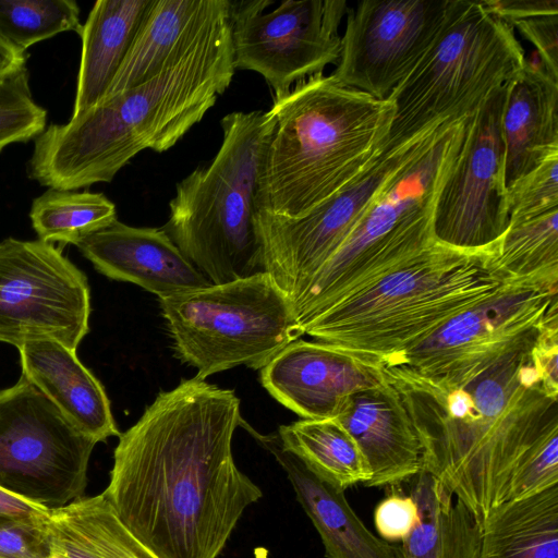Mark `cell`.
Wrapping results in <instances>:
<instances>
[{"instance_id":"1","label":"cell","mask_w":558,"mask_h":558,"mask_svg":"<svg viewBox=\"0 0 558 558\" xmlns=\"http://www.w3.org/2000/svg\"><path fill=\"white\" fill-rule=\"evenodd\" d=\"M243 417L233 390L197 376L162 391L120 434L101 493L158 558H217L262 490L235 465Z\"/></svg>"},{"instance_id":"2","label":"cell","mask_w":558,"mask_h":558,"mask_svg":"<svg viewBox=\"0 0 558 558\" xmlns=\"http://www.w3.org/2000/svg\"><path fill=\"white\" fill-rule=\"evenodd\" d=\"M531 349L460 383L384 363L417 435L422 469L481 524L492 509L520 499L530 450L558 415V399L544 390Z\"/></svg>"},{"instance_id":"3","label":"cell","mask_w":558,"mask_h":558,"mask_svg":"<svg viewBox=\"0 0 558 558\" xmlns=\"http://www.w3.org/2000/svg\"><path fill=\"white\" fill-rule=\"evenodd\" d=\"M234 72L229 15L150 80L45 129L35 138L29 177L63 191L111 182L142 150L172 148L215 106Z\"/></svg>"},{"instance_id":"4","label":"cell","mask_w":558,"mask_h":558,"mask_svg":"<svg viewBox=\"0 0 558 558\" xmlns=\"http://www.w3.org/2000/svg\"><path fill=\"white\" fill-rule=\"evenodd\" d=\"M258 173L257 207L298 218L331 197L373 160L395 105L316 74L274 99Z\"/></svg>"},{"instance_id":"5","label":"cell","mask_w":558,"mask_h":558,"mask_svg":"<svg viewBox=\"0 0 558 558\" xmlns=\"http://www.w3.org/2000/svg\"><path fill=\"white\" fill-rule=\"evenodd\" d=\"M508 281L495 252H466L438 243L332 306L303 332L386 362Z\"/></svg>"},{"instance_id":"6","label":"cell","mask_w":558,"mask_h":558,"mask_svg":"<svg viewBox=\"0 0 558 558\" xmlns=\"http://www.w3.org/2000/svg\"><path fill=\"white\" fill-rule=\"evenodd\" d=\"M469 119L449 120L375 194L345 241L293 301L302 331L332 306L439 243L435 205L461 150Z\"/></svg>"},{"instance_id":"7","label":"cell","mask_w":558,"mask_h":558,"mask_svg":"<svg viewBox=\"0 0 558 558\" xmlns=\"http://www.w3.org/2000/svg\"><path fill=\"white\" fill-rule=\"evenodd\" d=\"M220 124L216 156L177 184L163 227L211 284L264 271L255 215L270 118L267 111H233Z\"/></svg>"},{"instance_id":"8","label":"cell","mask_w":558,"mask_h":558,"mask_svg":"<svg viewBox=\"0 0 558 558\" xmlns=\"http://www.w3.org/2000/svg\"><path fill=\"white\" fill-rule=\"evenodd\" d=\"M174 355L197 377L262 369L303 335L291 299L266 271L160 298Z\"/></svg>"},{"instance_id":"9","label":"cell","mask_w":558,"mask_h":558,"mask_svg":"<svg viewBox=\"0 0 558 558\" xmlns=\"http://www.w3.org/2000/svg\"><path fill=\"white\" fill-rule=\"evenodd\" d=\"M526 62L513 27L482 1H465L389 99V140L409 137L435 121L471 117Z\"/></svg>"},{"instance_id":"10","label":"cell","mask_w":558,"mask_h":558,"mask_svg":"<svg viewBox=\"0 0 558 558\" xmlns=\"http://www.w3.org/2000/svg\"><path fill=\"white\" fill-rule=\"evenodd\" d=\"M449 120L435 121L405 138L387 137L360 174L301 217L276 216L257 207L255 222L264 271L292 303L345 241L384 183L424 149Z\"/></svg>"},{"instance_id":"11","label":"cell","mask_w":558,"mask_h":558,"mask_svg":"<svg viewBox=\"0 0 558 558\" xmlns=\"http://www.w3.org/2000/svg\"><path fill=\"white\" fill-rule=\"evenodd\" d=\"M97 442L21 376L0 390V486L58 509L82 498Z\"/></svg>"},{"instance_id":"12","label":"cell","mask_w":558,"mask_h":558,"mask_svg":"<svg viewBox=\"0 0 558 558\" xmlns=\"http://www.w3.org/2000/svg\"><path fill=\"white\" fill-rule=\"evenodd\" d=\"M558 290L508 281L487 299L442 324L429 337L384 362L420 374L469 380L501 360L532 348Z\"/></svg>"},{"instance_id":"13","label":"cell","mask_w":558,"mask_h":558,"mask_svg":"<svg viewBox=\"0 0 558 558\" xmlns=\"http://www.w3.org/2000/svg\"><path fill=\"white\" fill-rule=\"evenodd\" d=\"M272 0L230 1L235 70L258 73L274 99L337 64L341 51L339 25L344 0H286L264 13Z\"/></svg>"},{"instance_id":"14","label":"cell","mask_w":558,"mask_h":558,"mask_svg":"<svg viewBox=\"0 0 558 558\" xmlns=\"http://www.w3.org/2000/svg\"><path fill=\"white\" fill-rule=\"evenodd\" d=\"M86 276L40 240L0 242V341L53 340L77 349L89 331Z\"/></svg>"},{"instance_id":"15","label":"cell","mask_w":558,"mask_h":558,"mask_svg":"<svg viewBox=\"0 0 558 558\" xmlns=\"http://www.w3.org/2000/svg\"><path fill=\"white\" fill-rule=\"evenodd\" d=\"M465 0H364L347 9L332 77L377 99H389Z\"/></svg>"},{"instance_id":"16","label":"cell","mask_w":558,"mask_h":558,"mask_svg":"<svg viewBox=\"0 0 558 558\" xmlns=\"http://www.w3.org/2000/svg\"><path fill=\"white\" fill-rule=\"evenodd\" d=\"M505 85L470 117L461 150L439 191L434 232L444 245L496 253L508 228L500 126Z\"/></svg>"},{"instance_id":"17","label":"cell","mask_w":558,"mask_h":558,"mask_svg":"<svg viewBox=\"0 0 558 558\" xmlns=\"http://www.w3.org/2000/svg\"><path fill=\"white\" fill-rule=\"evenodd\" d=\"M386 381L383 360L320 341L295 340L260 369L263 387L306 420L336 418L351 396Z\"/></svg>"},{"instance_id":"18","label":"cell","mask_w":558,"mask_h":558,"mask_svg":"<svg viewBox=\"0 0 558 558\" xmlns=\"http://www.w3.org/2000/svg\"><path fill=\"white\" fill-rule=\"evenodd\" d=\"M75 245L100 274L137 284L158 299L211 284L163 228L132 227L116 219Z\"/></svg>"},{"instance_id":"19","label":"cell","mask_w":558,"mask_h":558,"mask_svg":"<svg viewBox=\"0 0 558 558\" xmlns=\"http://www.w3.org/2000/svg\"><path fill=\"white\" fill-rule=\"evenodd\" d=\"M366 459L367 487L397 486L422 469V449L409 413L388 381L351 396L336 418Z\"/></svg>"},{"instance_id":"20","label":"cell","mask_w":558,"mask_h":558,"mask_svg":"<svg viewBox=\"0 0 558 558\" xmlns=\"http://www.w3.org/2000/svg\"><path fill=\"white\" fill-rule=\"evenodd\" d=\"M240 426L270 452L287 473L298 501L322 538L326 558H399L396 546L375 536L364 525L347 501L344 492L312 473L282 446L277 432L263 435L243 418Z\"/></svg>"},{"instance_id":"21","label":"cell","mask_w":558,"mask_h":558,"mask_svg":"<svg viewBox=\"0 0 558 558\" xmlns=\"http://www.w3.org/2000/svg\"><path fill=\"white\" fill-rule=\"evenodd\" d=\"M229 15L230 0H154L105 98L154 77Z\"/></svg>"},{"instance_id":"22","label":"cell","mask_w":558,"mask_h":558,"mask_svg":"<svg viewBox=\"0 0 558 558\" xmlns=\"http://www.w3.org/2000/svg\"><path fill=\"white\" fill-rule=\"evenodd\" d=\"M22 376L39 389L81 433L96 442L120 436L101 383L57 341L40 339L17 348Z\"/></svg>"},{"instance_id":"23","label":"cell","mask_w":558,"mask_h":558,"mask_svg":"<svg viewBox=\"0 0 558 558\" xmlns=\"http://www.w3.org/2000/svg\"><path fill=\"white\" fill-rule=\"evenodd\" d=\"M500 126L507 189L558 151V80L539 62L526 59L506 83Z\"/></svg>"},{"instance_id":"24","label":"cell","mask_w":558,"mask_h":558,"mask_svg":"<svg viewBox=\"0 0 558 558\" xmlns=\"http://www.w3.org/2000/svg\"><path fill=\"white\" fill-rule=\"evenodd\" d=\"M154 0H98L82 25V56L74 110L77 116L107 95Z\"/></svg>"},{"instance_id":"25","label":"cell","mask_w":558,"mask_h":558,"mask_svg":"<svg viewBox=\"0 0 558 558\" xmlns=\"http://www.w3.org/2000/svg\"><path fill=\"white\" fill-rule=\"evenodd\" d=\"M409 482L417 520L399 558H478L482 524L470 509L423 469Z\"/></svg>"},{"instance_id":"26","label":"cell","mask_w":558,"mask_h":558,"mask_svg":"<svg viewBox=\"0 0 558 558\" xmlns=\"http://www.w3.org/2000/svg\"><path fill=\"white\" fill-rule=\"evenodd\" d=\"M478 558H558V485L492 509Z\"/></svg>"},{"instance_id":"27","label":"cell","mask_w":558,"mask_h":558,"mask_svg":"<svg viewBox=\"0 0 558 558\" xmlns=\"http://www.w3.org/2000/svg\"><path fill=\"white\" fill-rule=\"evenodd\" d=\"M277 433L282 446L327 484L344 492L369 481L372 474L366 459L337 420L301 418L281 425Z\"/></svg>"},{"instance_id":"28","label":"cell","mask_w":558,"mask_h":558,"mask_svg":"<svg viewBox=\"0 0 558 558\" xmlns=\"http://www.w3.org/2000/svg\"><path fill=\"white\" fill-rule=\"evenodd\" d=\"M496 264L510 281L558 290V208L509 221Z\"/></svg>"},{"instance_id":"29","label":"cell","mask_w":558,"mask_h":558,"mask_svg":"<svg viewBox=\"0 0 558 558\" xmlns=\"http://www.w3.org/2000/svg\"><path fill=\"white\" fill-rule=\"evenodd\" d=\"M40 241L76 244L117 219L114 204L101 193L49 189L29 213Z\"/></svg>"},{"instance_id":"30","label":"cell","mask_w":558,"mask_h":558,"mask_svg":"<svg viewBox=\"0 0 558 558\" xmlns=\"http://www.w3.org/2000/svg\"><path fill=\"white\" fill-rule=\"evenodd\" d=\"M81 27L73 0H0V37L22 52L60 33H80Z\"/></svg>"},{"instance_id":"31","label":"cell","mask_w":558,"mask_h":558,"mask_svg":"<svg viewBox=\"0 0 558 558\" xmlns=\"http://www.w3.org/2000/svg\"><path fill=\"white\" fill-rule=\"evenodd\" d=\"M58 509L101 558H158L122 525L102 494Z\"/></svg>"},{"instance_id":"32","label":"cell","mask_w":558,"mask_h":558,"mask_svg":"<svg viewBox=\"0 0 558 558\" xmlns=\"http://www.w3.org/2000/svg\"><path fill=\"white\" fill-rule=\"evenodd\" d=\"M47 112L33 98L26 66L0 82V151L8 145L36 138Z\"/></svg>"},{"instance_id":"33","label":"cell","mask_w":558,"mask_h":558,"mask_svg":"<svg viewBox=\"0 0 558 558\" xmlns=\"http://www.w3.org/2000/svg\"><path fill=\"white\" fill-rule=\"evenodd\" d=\"M509 221L558 208V151L544 157L532 170L506 189Z\"/></svg>"},{"instance_id":"34","label":"cell","mask_w":558,"mask_h":558,"mask_svg":"<svg viewBox=\"0 0 558 558\" xmlns=\"http://www.w3.org/2000/svg\"><path fill=\"white\" fill-rule=\"evenodd\" d=\"M47 520L0 524V558H49L53 550L46 526Z\"/></svg>"},{"instance_id":"35","label":"cell","mask_w":558,"mask_h":558,"mask_svg":"<svg viewBox=\"0 0 558 558\" xmlns=\"http://www.w3.org/2000/svg\"><path fill=\"white\" fill-rule=\"evenodd\" d=\"M531 357L544 390L558 399V298L545 313Z\"/></svg>"},{"instance_id":"36","label":"cell","mask_w":558,"mask_h":558,"mask_svg":"<svg viewBox=\"0 0 558 558\" xmlns=\"http://www.w3.org/2000/svg\"><path fill=\"white\" fill-rule=\"evenodd\" d=\"M417 520V506L411 496L392 494L374 511L375 527L385 542H402Z\"/></svg>"},{"instance_id":"37","label":"cell","mask_w":558,"mask_h":558,"mask_svg":"<svg viewBox=\"0 0 558 558\" xmlns=\"http://www.w3.org/2000/svg\"><path fill=\"white\" fill-rule=\"evenodd\" d=\"M511 26L535 47L541 65L558 80V15H537Z\"/></svg>"},{"instance_id":"38","label":"cell","mask_w":558,"mask_h":558,"mask_svg":"<svg viewBox=\"0 0 558 558\" xmlns=\"http://www.w3.org/2000/svg\"><path fill=\"white\" fill-rule=\"evenodd\" d=\"M46 526L52 550L61 558H101L59 509L50 510Z\"/></svg>"},{"instance_id":"39","label":"cell","mask_w":558,"mask_h":558,"mask_svg":"<svg viewBox=\"0 0 558 558\" xmlns=\"http://www.w3.org/2000/svg\"><path fill=\"white\" fill-rule=\"evenodd\" d=\"M482 3L489 14L509 25L537 15H558L557 0H486Z\"/></svg>"},{"instance_id":"40","label":"cell","mask_w":558,"mask_h":558,"mask_svg":"<svg viewBox=\"0 0 558 558\" xmlns=\"http://www.w3.org/2000/svg\"><path fill=\"white\" fill-rule=\"evenodd\" d=\"M50 510L0 486V524L14 521L45 522Z\"/></svg>"},{"instance_id":"41","label":"cell","mask_w":558,"mask_h":558,"mask_svg":"<svg viewBox=\"0 0 558 558\" xmlns=\"http://www.w3.org/2000/svg\"><path fill=\"white\" fill-rule=\"evenodd\" d=\"M27 56L0 37V82L26 66Z\"/></svg>"},{"instance_id":"42","label":"cell","mask_w":558,"mask_h":558,"mask_svg":"<svg viewBox=\"0 0 558 558\" xmlns=\"http://www.w3.org/2000/svg\"><path fill=\"white\" fill-rule=\"evenodd\" d=\"M49 558H61V557H60V555H58L57 553L53 551Z\"/></svg>"}]
</instances>
